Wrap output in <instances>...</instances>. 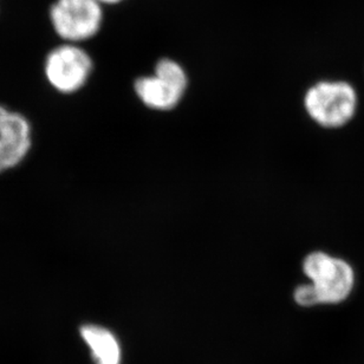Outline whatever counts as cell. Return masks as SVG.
<instances>
[{
  "mask_svg": "<svg viewBox=\"0 0 364 364\" xmlns=\"http://www.w3.org/2000/svg\"><path fill=\"white\" fill-rule=\"evenodd\" d=\"M305 110L319 126L341 128L350 122L358 108V95L343 81H323L305 94Z\"/></svg>",
  "mask_w": 364,
  "mask_h": 364,
  "instance_id": "3",
  "label": "cell"
},
{
  "mask_svg": "<svg viewBox=\"0 0 364 364\" xmlns=\"http://www.w3.org/2000/svg\"><path fill=\"white\" fill-rule=\"evenodd\" d=\"M33 140L28 116L0 103V176L14 172L28 160Z\"/></svg>",
  "mask_w": 364,
  "mask_h": 364,
  "instance_id": "5",
  "label": "cell"
},
{
  "mask_svg": "<svg viewBox=\"0 0 364 364\" xmlns=\"http://www.w3.org/2000/svg\"><path fill=\"white\" fill-rule=\"evenodd\" d=\"M94 71V62L85 48L74 43L53 46L43 57L42 77L58 96H74L88 85Z\"/></svg>",
  "mask_w": 364,
  "mask_h": 364,
  "instance_id": "1",
  "label": "cell"
},
{
  "mask_svg": "<svg viewBox=\"0 0 364 364\" xmlns=\"http://www.w3.org/2000/svg\"><path fill=\"white\" fill-rule=\"evenodd\" d=\"M294 301L301 306H314L318 305L316 298L315 291L312 289L311 284H303L294 291Z\"/></svg>",
  "mask_w": 364,
  "mask_h": 364,
  "instance_id": "9",
  "label": "cell"
},
{
  "mask_svg": "<svg viewBox=\"0 0 364 364\" xmlns=\"http://www.w3.org/2000/svg\"><path fill=\"white\" fill-rule=\"evenodd\" d=\"M154 74L169 82L182 92H185L188 85V77L185 69L176 60H169V58H162L159 60L155 65Z\"/></svg>",
  "mask_w": 364,
  "mask_h": 364,
  "instance_id": "8",
  "label": "cell"
},
{
  "mask_svg": "<svg viewBox=\"0 0 364 364\" xmlns=\"http://www.w3.org/2000/svg\"><path fill=\"white\" fill-rule=\"evenodd\" d=\"M98 3L102 5H114V4H119L123 0H97Z\"/></svg>",
  "mask_w": 364,
  "mask_h": 364,
  "instance_id": "10",
  "label": "cell"
},
{
  "mask_svg": "<svg viewBox=\"0 0 364 364\" xmlns=\"http://www.w3.org/2000/svg\"><path fill=\"white\" fill-rule=\"evenodd\" d=\"M134 90L146 107L159 112H167L176 108L185 95V92L155 74L137 78L134 83Z\"/></svg>",
  "mask_w": 364,
  "mask_h": 364,
  "instance_id": "6",
  "label": "cell"
},
{
  "mask_svg": "<svg viewBox=\"0 0 364 364\" xmlns=\"http://www.w3.org/2000/svg\"><path fill=\"white\" fill-rule=\"evenodd\" d=\"M50 26L64 43L81 44L94 38L103 24V5L97 0H53Z\"/></svg>",
  "mask_w": 364,
  "mask_h": 364,
  "instance_id": "4",
  "label": "cell"
},
{
  "mask_svg": "<svg viewBox=\"0 0 364 364\" xmlns=\"http://www.w3.org/2000/svg\"><path fill=\"white\" fill-rule=\"evenodd\" d=\"M81 335L90 348L96 364L121 363V348L116 337L109 330L88 324L82 326Z\"/></svg>",
  "mask_w": 364,
  "mask_h": 364,
  "instance_id": "7",
  "label": "cell"
},
{
  "mask_svg": "<svg viewBox=\"0 0 364 364\" xmlns=\"http://www.w3.org/2000/svg\"><path fill=\"white\" fill-rule=\"evenodd\" d=\"M303 272L308 277L319 304H340L355 287L354 269L346 260L316 251L305 257Z\"/></svg>",
  "mask_w": 364,
  "mask_h": 364,
  "instance_id": "2",
  "label": "cell"
}]
</instances>
